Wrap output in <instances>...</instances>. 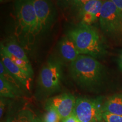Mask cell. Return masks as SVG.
I'll return each mask as SVG.
<instances>
[{
	"label": "cell",
	"instance_id": "7a4b0ae2",
	"mask_svg": "<svg viewBox=\"0 0 122 122\" xmlns=\"http://www.w3.org/2000/svg\"><path fill=\"white\" fill-rule=\"evenodd\" d=\"M70 72L76 84L88 91L101 86L105 76L104 67L97 59L83 54L70 63Z\"/></svg>",
	"mask_w": 122,
	"mask_h": 122
},
{
	"label": "cell",
	"instance_id": "ffe728a7",
	"mask_svg": "<svg viewBox=\"0 0 122 122\" xmlns=\"http://www.w3.org/2000/svg\"><path fill=\"white\" fill-rule=\"evenodd\" d=\"M74 0H57L58 6L61 9H66L71 7Z\"/></svg>",
	"mask_w": 122,
	"mask_h": 122
},
{
	"label": "cell",
	"instance_id": "9a60e30c",
	"mask_svg": "<svg viewBox=\"0 0 122 122\" xmlns=\"http://www.w3.org/2000/svg\"><path fill=\"white\" fill-rule=\"evenodd\" d=\"M0 77L4 79L9 84H10L20 93H22V89H24L22 84L5 67L1 61H0Z\"/></svg>",
	"mask_w": 122,
	"mask_h": 122
},
{
	"label": "cell",
	"instance_id": "5b68a950",
	"mask_svg": "<svg viewBox=\"0 0 122 122\" xmlns=\"http://www.w3.org/2000/svg\"><path fill=\"white\" fill-rule=\"evenodd\" d=\"M103 103L102 97H79L73 113L81 122H102Z\"/></svg>",
	"mask_w": 122,
	"mask_h": 122
},
{
	"label": "cell",
	"instance_id": "9c48e42d",
	"mask_svg": "<svg viewBox=\"0 0 122 122\" xmlns=\"http://www.w3.org/2000/svg\"><path fill=\"white\" fill-rule=\"evenodd\" d=\"M1 61L5 67L22 84L27 91H30L32 77L25 72L22 68L16 66L14 62L2 51H0Z\"/></svg>",
	"mask_w": 122,
	"mask_h": 122
},
{
	"label": "cell",
	"instance_id": "8992f818",
	"mask_svg": "<svg viewBox=\"0 0 122 122\" xmlns=\"http://www.w3.org/2000/svg\"><path fill=\"white\" fill-rule=\"evenodd\" d=\"M99 23L101 30L113 36L122 33V12L111 0H106L101 11Z\"/></svg>",
	"mask_w": 122,
	"mask_h": 122
},
{
	"label": "cell",
	"instance_id": "8fae6325",
	"mask_svg": "<svg viewBox=\"0 0 122 122\" xmlns=\"http://www.w3.org/2000/svg\"><path fill=\"white\" fill-rule=\"evenodd\" d=\"M103 112L122 116V94H115L103 101Z\"/></svg>",
	"mask_w": 122,
	"mask_h": 122
},
{
	"label": "cell",
	"instance_id": "44dd1931",
	"mask_svg": "<svg viewBox=\"0 0 122 122\" xmlns=\"http://www.w3.org/2000/svg\"><path fill=\"white\" fill-rule=\"evenodd\" d=\"M6 102L5 99L4 97H1V100H0V117L1 118H2L4 114L5 109L6 107Z\"/></svg>",
	"mask_w": 122,
	"mask_h": 122
},
{
	"label": "cell",
	"instance_id": "484cf974",
	"mask_svg": "<svg viewBox=\"0 0 122 122\" xmlns=\"http://www.w3.org/2000/svg\"><path fill=\"white\" fill-rule=\"evenodd\" d=\"M0 1H1V2H4V1H5V0H0Z\"/></svg>",
	"mask_w": 122,
	"mask_h": 122
},
{
	"label": "cell",
	"instance_id": "d6986e66",
	"mask_svg": "<svg viewBox=\"0 0 122 122\" xmlns=\"http://www.w3.org/2000/svg\"><path fill=\"white\" fill-rule=\"evenodd\" d=\"M89 1L90 0H74L71 6V9L77 13L79 10Z\"/></svg>",
	"mask_w": 122,
	"mask_h": 122
},
{
	"label": "cell",
	"instance_id": "cb8c5ba5",
	"mask_svg": "<svg viewBox=\"0 0 122 122\" xmlns=\"http://www.w3.org/2000/svg\"><path fill=\"white\" fill-rule=\"evenodd\" d=\"M118 63L120 71L122 72V51L120 53L118 56Z\"/></svg>",
	"mask_w": 122,
	"mask_h": 122
},
{
	"label": "cell",
	"instance_id": "d4e9b609",
	"mask_svg": "<svg viewBox=\"0 0 122 122\" xmlns=\"http://www.w3.org/2000/svg\"><path fill=\"white\" fill-rule=\"evenodd\" d=\"M35 122H43V121H42V120L41 119L36 118V120H35Z\"/></svg>",
	"mask_w": 122,
	"mask_h": 122
},
{
	"label": "cell",
	"instance_id": "7402d4cb",
	"mask_svg": "<svg viewBox=\"0 0 122 122\" xmlns=\"http://www.w3.org/2000/svg\"><path fill=\"white\" fill-rule=\"evenodd\" d=\"M62 122H81L80 120L79 119L76 115L74 113L70 115L67 118H65V119L62 120Z\"/></svg>",
	"mask_w": 122,
	"mask_h": 122
},
{
	"label": "cell",
	"instance_id": "7c38bea8",
	"mask_svg": "<svg viewBox=\"0 0 122 122\" xmlns=\"http://www.w3.org/2000/svg\"><path fill=\"white\" fill-rule=\"evenodd\" d=\"M4 46L10 54L20 59L30 62L24 49L15 40L9 41Z\"/></svg>",
	"mask_w": 122,
	"mask_h": 122
},
{
	"label": "cell",
	"instance_id": "2e32d148",
	"mask_svg": "<svg viewBox=\"0 0 122 122\" xmlns=\"http://www.w3.org/2000/svg\"><path fill=\"white\" fill-rule=\"evenodd\" d=\"M20 94L14 86L0 77V96L4 98H14Z\"/></svg>",
	"mask_w": 122,
	"mask_h": 122
},
{
	"label": "cell",
	"instance_id": "ba28073f",
	"mask_svg": "<svg viewBox=\"0 0 122 122\" xmlns=\"http://www.w3.org/2000/svg\"><path fill=\"white\" fill-rule=\"evenodd\" d=\"M76 101V98L72 94L63 93L49 98L46 105L53 107L60 115L62 120L74 112Z\"/></svg>",
	"mask_w": 122,
	"mask_h": 122
},
{
	"label": "cell",
	"instance_id": "52a82bcc",
	"mask_svg": "<svg viewBox=\"0 0 122 122\" xmlns=\"http://www.w3.org/2000/svg\"><path fill=\"white\" fill-rule=\"evenodd\" d=\"M32 2L40 35H42L52 27L57 16V10L51 0H32Z\"/></svg>",
	"mask_w": 122,
	"mask_h": 122
},
{
	"label": "cell",
	"instance_id": "277c9868",
	"mask_svg": "<svg viewBox=\"0 0 122 122\" xmlns=\"http://www.w3.org/2000/svg\"><path fill=\"white\" fill-rule=\"evenodd\" d=\"M62 76V63L57 59H51L40 71L38 86L42 95L49 96L59 91Z\"/></svg>",
	"mask_w": 122,
	"mask_h": 122
},
{
	"label": "cell",
	"instance_id": "4fadbf2b",
	"mask_svg": "<svg viewBox=\"0 0 122 122\" xmlns=\"http://www.w3.org/2000/svg\"><path fill=\"white\" fill-rule=\"evenodd\" d=\"M36 118L30 110L23 109L9 115L6 122H35Z\"/></svg>",
	"mask_w": 122,
	"mask_h": 122
},
{
	"label": "cell",
	"instance_id": "6da1fadb",
	"mask_svg": "<svg viewBox=\"0 0 122 122\" xmlns=\"http://www.w3.org/2000/svg\"><path fill=\"white\" fill-rule=\"evenodd\" d=\"M15 40L27 51L32 49L40 35L32 0H17L15 4Z\"/></svg>",
	"mask_w": 122,
	"mask_h": 122
},
{
	"label": "cell",
	"instance_id": "30bf717a",
	"mask_svg": "<svg viewBox=\"0 0 122 122\" xmlns=\"http://www.w3.org/2000/svg\"><path fill=\"white\" fill-rule=\"evenodd\" d=\"M59 50L62 58L70 63L75 61L80 55L74 42L67 35L59 42Z\"/></svg>",
	"mask_w": 122,
	"mask_h": 122
},
{
	"label": "cell",
	"instance_id": "e0dca14e",
	"mask_svg": "<svg viewBox=\"0 0 122 122\" xmlns=\"http://www.w3.org/2000/svg\"><path fill=\"white\" fill-rule=\"evenodd\" d=\"M46 111L42 117L43 122H62V119L57 111L50 105H46Z\"/></svg>",
	"mask_w": 122,
	"mask_h": 122
},
{
	"label": "cell",
	"instance_id": "603a6c76",
	"mask_svg": "<svg viewBox=\"0 0 122 122\" xmlns=\"http://www.w3.org/2000/svg\"><path fill=\"white\" fill-rule=\"evenodd\" d=\"M120 11L122 12V0H111Z\"/></svg>",
	"mask_w": 122,
	"mask_h": 122
},
{
	"label": "cell",
	"instance_id": "ac0fdd59",
	"mask_svg": "<svg viewBox=\"0 0 122 122\" xmlns=\"http://www.w3.org/2000/svg\"><path fill=\"white\" fill-rule=\"evenodd\" d=\"M102 117L105 122H122V116L103 112Z\"/></svg>",
	"mask_w": 122,
	"mask_h": 122
},
{
	"label": "cell",
	"instance_id": "3957f363",
	"mask_svg": "<svg viewBox=\"0 0 122 122\" xmlns=\"http://www.w3.org/2000/svg\"><path fill=\"white\" fill-rule=\"evenodd\" d=\"M67 36L74 42L80 54L101 58L107 53L98 32L91 25L81 23L68 32Z\"/></svg>",
	"mask_w": 122,
	"mask_h": 122
},
{
	"label": "cell",
	"instance_id": "5bb4252c",
	"mask_svg": "<svg viewBox=\"0 0 122 122\" xmlns=\"http://www.w3.org/2000/svg\"><path fill=\"white\" fill-rule=\"evenodd\" d=\"M0 51H2L5 54H6L16 66L21 68L23 70H24L25 72L27 73L29 75L32 77L33 75V71L32 67L31 65L30 62H27L22 59H20L18 58L14 57L13 55L10 54L8 51H7L5 48L4 44H1V49H0Z\"/></svg>",
	"mask_w": 122,
	"mask_h": 122
}]
</instances>
